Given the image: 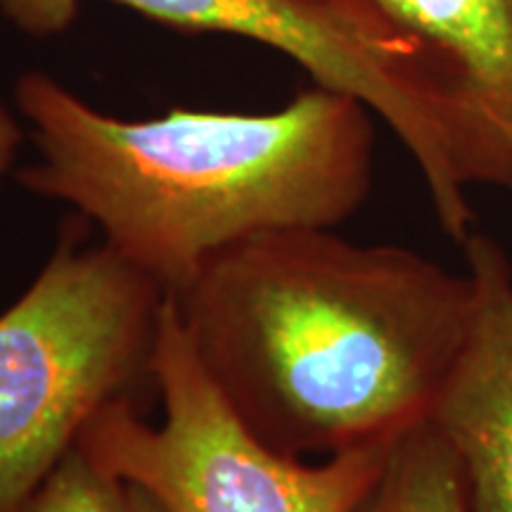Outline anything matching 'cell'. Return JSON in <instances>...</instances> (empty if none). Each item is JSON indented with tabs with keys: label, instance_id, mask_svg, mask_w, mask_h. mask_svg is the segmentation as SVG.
<instances>
[{
	"label": "cell",
	"instance_id": "1",
	"mask_svg": "<svg viewBox=\"0 0 512 512\" xmlns=\"http://www.w3.org/2000/svg\"><path fill=\"white\" fill-rule=\"evenodd\" d=\"M169 299L242 425L285 456L328 458L430 418L472 285L415 249L283 228L223 249Z\"/></svg>",
	"mask_w": 512,
	"mask_h": 512
},
{
	"label": "cell",
	"instance_id": "7",
	"mask_svg": "<svg viewBox=\"0 0 512 512\" xmlns=\"http://www.w3.org/2000/svg\"><path fill=\"white\" fill-rule=\"evenodd\" d=\"M430 48L472 105L512 136V0H368Z\"/></svg>",
	"mask_w": 512,
	"mask_h": 512
},
{
	"label": "cell",
	"instance_id": "8",
	"mask_svg": "<svg viewBox=\"0 0 512 512\" xmlns=\"http://www.w3.org/2000/svg\"><path fill=\"white\" fill-rule=\"evenodd\" d=\"M351 512H467L463 465L430 422L403 432Z\"/></svg>",
	"mask_w": 512,
	"mask_h": 512
},
{
	"label": "cell",
	"instance_id": "5",
	"mask_svg": "<svg viewBox=\"0 0 512 512\" xmlns=\"http://www.w3.org/2000/svg\"><path fill=\"white\" fill-rule=\"evenodd\" d=\"M162 420L136 401L95 415L81 448L166 512H351L392 444L328 458H292L261 444L228 408L166 297L155 361Z\"/></svg>",
	"mask_w": 512,
	"mask_h": 512
},
{
	"label": "cell",
	"instance_id": "9",
	"mask_svg": "<svg viewBox=\"0 0 512 512\" xmlns=\"http://www.w3.org/2000/svg\"><path fill=\"white\" fill-rule=\"evenodd\" d=\"M131 491L76 444L17 512H128Z\"/></svg>",
	"mask_w": 512,
	"mask_h": 512
},
{
	"label": "cell",
	"instance_id": "6",
	"mask_svg": "<svg viewBox=\"0 0 512 512\" xmlns=\"http://www.w3.org/2000/svg\"><path fill=\"white\" fill-rule=\"evenodd\" d=\"M463 254L470 320L427 422L463 465L467 512H512V264L475 230Z\"/></svg>",
	"mask_w": 512,
	"mask_h": 512
},
{
	"label": "cell",
	"instance_id": "3",
	"mask_svg": "<svg viewBox=\"0 0 512 512\" xmlns=\"http://www.w3.org/2000/svg\"><path fill=\"white\" fill-rule=\"evenodd\" d=\"M83 0H0V15L34 38L67 31ZM190 31H216L290 57L316 86L354 95L415 159L441 228L472 233V185L512 188V136L472 105L456 76L368 0H110Z\"/></svg>",
	"mask_w": 512,
	"mask_h": 512
},
{
	"label": "cell",
	"instance_id": "10",
	"mask_svg": "<svg viewBox=\"0 0 512 512\" xmlns=\"http://www.w3.org/2000/svg\"><path fill=\"white\" fill-rule=\"evenodd\" d=\"M24 136H27V128H24L22 117H19L17 110L12 112L10 107L0 102V185L15 169Z\"/></svg>",
	"mask_w": 512,
	"mask_h": 512
},
{
	"label": "cell",
	"instance_id": "11",
	"mask_svg": "<svg viewBox=\"0 0 512 512\" xmlns=\"http://www.w3.org/2000/svg\"><path fill=\"white\" fill-rule=\"evenodd\" d=\"M128 491H131V508H128V512H166L162 503L152 494H147L145 489H140V486L128 484Z\"/></svg>",
	"mask_w": 512,
	"mask_h": 512
},
{
	"label": "cell",
	"instance_id": "2",
	"mask_svg": "<svg viewBox=\"0 0 512 512\" xmlns=\"http://www.w3.org/2000/svg\"><path fill=\"white\" fill-rule=\"evenodd\" d=\"M15 110L38 155L17 171L19 185L72 207L166 297L252 235L335 230L373 188V112L316 83L275 112L128 121L27 72Z\"/></svg>",
	"mask_w": 512,
	"mask_h": 512
},
{
	"label": "cell",
	"instance_id": "4",
	"mask_svg": "<svg viewBox=\"0 0 512 512\" xmlns=\"http://www.w3.org/2000/svg\"><path fill=\"white\" fill-rule=\"evenodd\" d=\"M166 292L107 247L64 230L0 313V512H17L95 415L155 389Z\"/></svg>",
	"mask_w": 512,
	"mask_h": 512
}]
</instances>
